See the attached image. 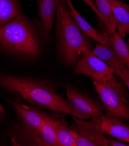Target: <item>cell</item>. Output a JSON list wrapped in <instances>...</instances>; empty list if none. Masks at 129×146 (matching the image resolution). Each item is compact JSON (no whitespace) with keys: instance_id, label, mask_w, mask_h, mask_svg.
<instances>
[{"instance_id":"cell-13","label":"cell","mask_w":129,"mask_h":146,"mask_svg":"<svg viewBox=\"0 0 129 146\" xmlns=\"http://www.w3.org/2000/svg\"><path fill=\"white\" fill-rule=\"evenodd\" d=\"M54 126L60 146H75L76 133L64 119L55 116Z\"/></svg>"},{"instance_id":"cell-7","label":"cell","mask_w":129,"mask_h":146,"mask_svg":"<svg viewBox=\"0 0 129 146\" xmlns=\"http://www.w3.org/2000/svg\"><path fill=\"white\" fill-rule=\"evenodd\" d=\"M76 124L70 127L73 131L90 141L93 146H108V139L102 130V116L90 119L73 118Z\"/></svg>"},{"instance_id":"cell-3","label":"cell","mask_w":129,"mask_h":146,"mask_svg":"<svg viewBox=\"0 0 129 146\" xmlns=\"http://www.w3.org/2000/svg\"><path fill=\"white\" fill-rule=\"evenodd\" d=\"M0 48L29 58L40 54L38 38L31 23L22 13L0 27Z\"/></svg>"},{"instance_id":"cell-4","label":"cell","mask_w":129,"mask_h":146,"mask_svg":"<svg viewBox=\"0 0 129 146\" xmlns=\"http://www.w3.org/2000/svg\"><path fill=\"white\" fill-rule=\"evenodd\" d=\"M108 116L129 121V102L123 84L114 74L101 81H93Z\"/></svg>"},{"instance_id":"cell-1","label":"cell","mask_w":129,"mask_h":146,"mask_svg":"<svg viewBox=\"0 0 129 146\" xmlns=\"http://www.w3.org/2000/svg\"><path fill=\"white\" fill-rule=\"evenodd\" d=\"M0 87L40 108L87 119L56 92L54 84L46 80L0 73Z\"/></svg>"},{"instance_id":"cell-19","label":"cell","mask_w":129,"mask_h":146,"mask_svg":"<svg viewBox=\"0 0 129 146\" xmlns=\"http://www.w3.org/2000/svg\"><path fill=\"white\" fill-rule=\"evenodd\" d=\"M83 1H84L86 4H87L93 10V11L97 14V15L99 18H101V15H100V13L97 8V6L93 0H83Z\"/></svg>"},{"instance_id":"cell-22","label":"cell","mask_w":129,"mask_h":146,"mask_svg":"<svg viewBox=\"0 0 129 146\" xmlns=\"http://www.w3.org/2000/svg\"><path fill=\"white\" fill-rule=\"evenodd\" d=\"M127 33H128V44H127V46H128V48H129V27H128V29Z\"/></svg>"},{"instance_id":"cell-14","label":"cell","mask_w":129,"mask_h":146,"mask_svg":"<svg viewBox=\"0 0 129 146\" xmlns=\"http://www.w3.org/2000/svg\"><path fill=\"white\" fill-rule=\"evenodd\" d=\"M58 0H37L39 15L47 31L52 29Z\"/></svg>"},{"instance_id":"cell-18","label":"cell","mask_w":129,"mask_h":146,"mask_svg":"<svg viewBox=\"0 0 129 146\" xmlns=\"http://www.w3.org/2000/svg\"><path fill=\"white\" fill-rule=\"evenodd\" d=\"M108 145L109 146H128L129 144L118 139H108Z\"/></svg>"},{"instance_id":"cell-12","label":"cell","mask_w":129,"mask_h":146,"mask_svg":"<svg viewBox=\"0 0 129 146\" xmlns=\"http://www.w3.org/2000/svg\"><path fill=\"white\" fill-rule=\"evenodd\" d=\"M69 9H70V13L78 27L80 28L82 32L86 36L90 37L94 40L96 41L99 44H105L107 42L106 36L103 35L99 33L87 21H86L76 9L70 0H66Z\"/></svg>"},{"instance_id":"cell-15","label":"cell","mask_w":129,"mask_h":146,"mask_svg":"<svg viewBox=\"0 0 129 146\" xmlns=\"http://www.w3.org/2000/svg\"><path fill=\"white\" fill-rule=\"evenodd\" d=\"M22 13L17 0H0V27Z\"/></svg>"},{"instance_id":"cell-11","label":"cell","mask_w":129,"mask_h":146,"mask_svg":"<svg viewBox=\"0 0 129 146\" xmlns=\"http://www.w3.org/2000/svg\"><path fill=\"white\" fill-rule=\"evenodd\" d=\"M116 25L118 32L123 38L129 27V5L120 0H108Z\"/></svg>"},{"instance_id":"cell-17","label":"cell","mask_w":129,"mask_h":146,"mask_svg":"<svg viewBox=\"0 0 129 146\" xmlns=\"http://www.w3.org/2000/svg\"><path fill=\"white\" fill-rule=\"evenodd\" d=\"M95 4L101 15V20L106 25L109 35L116 30V25L114 22L111 7L108 0H94Z\"/></svg>"},{"instance_id":"cell-10","label":"cell","mask_w":129,"mask_h":146,"mask_svg":"<svg viewBox=\"0 0 129 146\" xmlns=\"http://www.w3.org/2000/svg\"><path fill=\"white\" fill-rule=\"evenodd\" d=\"M102 130L106 135L129 143V126L118 118L103 115Z\"/></svg>"},{"instance_id":"cell-21","label":"cell","mask_w":129,"mask_h":146,"mask_svg":"<svg viewBox=\"0 0 129 146\" xmlns=\"http://www.w3.org/2000/svg\"><path fill=\"white\" fill-rule=\"evenodd\" d=\"M0 123H7V115L5 110L1 104H0Z\"/></svg>"},{"instance_id":"cell-9","label":"cell","mask_w":129,"mask_h":146,"mask_svg":"<svg viewBox=\"0 0 129 146\" xmlns=\"http://www.w3.org/2000/svg\"><path fill=\"white\" fill-rule=\"evenodd\" d=\"M106 37L107 43L98 44L92 51L113 70L114 75L122 79V70L125 66L114 51L109 38L108 36Z\"/></svg>"},{"instance_id":"cell-6","label":"cell","mask_w":129,"mask_h":146,"mask_svg":"<svg viewBox=\"0 0 129 146\" xmlns=\"http://www.w3.org/2000/svg\"><path fill=\"white\" fill-rule=\"evenodd\" d=\"M74 74L89 77L93 81H101L114 74L113 70L92 51L83 52L75 66Z\"/></svg>"},{"instance_id":"cell-8","label":"cell","mask_w":129,"mask_h":146,"mask_svg":"<svg viewBox=\"0 0 129 146\" xmlns=\"http://www.w3.org/2000/svg\"><path fill=\"white\" fill-rule=\"evenodd\" d=\"M66 97L69 103L87 119L104 115L103 104L70 86L66 88Z\"/></svg>"},{"instance_id":"cell-2","label":"cell","mask_w":129,"mask_h":146,"mask_svg":"<svg viewBox=\"0 0 129 146\" xmlns=\"http://www.w3.org/2000/svg\"><path fill=\"white\" fill-rule=\"evenodd\" d=\"M56 16L62 59L66 66H75L83 52L93 50L90 40L71 17L66 0L58 1Z\"/></svg>"},{"instance_id":"cell-20","label":"cell","mask_w":129,"mask_h":146,"mask_svg":"<svg viewBox=\"0 0 129 146\" xmlns=\"http://www.w3.org/2000/svg\"><path fill=\"white\" fill-rule=\"evenodd\" d=\"M122 74H123L122 80H123L124 82H125L127 87H128V89L129 90V69L124 67L123 69Z\"/></svg>"},{"instance_id":"cell-5","label":"cell","mask_w":129,"mask_h":146,"mask_svg":"<svg viewBox=\"0 0 129 146\" xmlns=\"http://www.w3.org/2000/svg\"><path fill=\"white\" fill-rule=\"evenodd\" d=\"M9 102L18 119V122L13 127L12 134L29 132L38 129L48 115L38 107L23 103L18 98H14Z\"/></svg>"},{"instance_id":"cell-16","label":"cell","mask_w":129,"mask_h":146,"mask_svg":"<svg viewBox=\"0 0 129 146\" xmlns=\"http://www.w3.org/2000/svg\"><path fill=\"white\" fill-rule=\"evenodd\" d=\"M106 36L109 38L114 51L124 66L129 69V48L124 38L116 31Z\"/></svg>"}]
</instances>
